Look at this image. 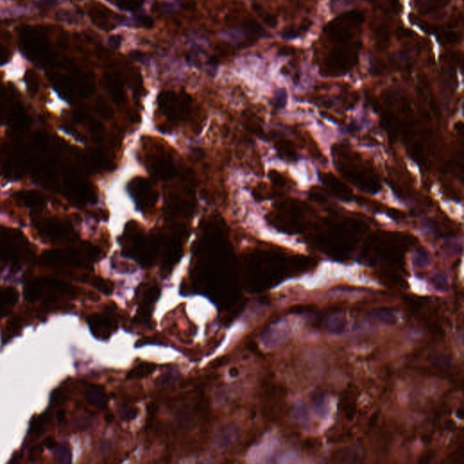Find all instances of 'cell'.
<instances>
[{
	"instance_id": "26",
	"label": "cell",
	"mask_w": 464,
	"mask_h": 464,
	"mask_svg": "<svg viewBox=\"0 0 464 464\" xmlns=\"http://www.w3.org/2000/svg\"><path fill=\"white\" fill-rule=\"evenodd\" d=\"M264 21L266 22V24H267L269 26H271V27H275L278 24L277 19L272 15H266L264 17Z\"/></svg>"
},
{
	"instance_id": "3",
	"label": "cell",
	"mask_w": 464,
	"mask_h": 464,
	"mask_svg": "<svg viewBox=\"0 0 464 464\" xmlns=\"http://www.w3.org/2000/svg\"><path fill=\"white\" fill-rule=\"evenodd\" d=\"M360 44L349 46H341L331 52L327 61L328 68L334 72H346L355 65L358 60Z\"/></svg>"
},
{
	"instance_id": "17",
	"label": "cell",
	"mask_w": 464,
	"mask_h": 464,
	"mask_svg": "<svg viewBox=\"0 0 464 464\" xmlns=\"http://www.w3.org/2000/svg\"><path fill=\"white\" fill-rule=\"evenodd\" d=\"M431 282L436 290L444 292L449 289V281L443 275H434Z\"/></svg>"
},
{
	"instance_id": "8",
	"label": "cell",
	"mask_w": 464,
	"mask_h": 464,
	"mask_svg": "<svg viewBox=\"0 0 464 464\" xmlns=\"http://www.w3.org/2000/svg\"><path fill=\"white\" fill-rule=\"evenodd\" d=\"M275 447V441L273 439L264 440L260 444L255 446L248 453L249 461L261 462L262 459L266 458L273 452Z\"/></svg>"
},
{
	"instance_id": "27",
	"label": "cell",
	"mask_w": 464,
	"mask_h": 464,
	"mask_svg": "<svg viewBox=\"0 0 464 464\" xmlns=\"http://www.w3.org/2000/svg\"><path fill=\"white\" fill-rule=\"evenodd\" d=\"M141 23L143 24V26L151 28L154 25V20L151 19L150 17H143L141 19Z\"/></svg>"
},
{
	"instance_id": "16",
	"label": "cell",
	"mask_w": 464,
	"mask_h": 464,
	"mask_svg": "<svg viewBox=\"0 0 464 464\" xmlns=\"http://www.w3.org/2000/svg\"><path fill=\"white\" fill-rule=\"evenodd\" d=\"M293 417L296 421L302 424H308L309 422V410L302 402H297L295 405L293 410Z\"/></svg>"
},
{
	"instance_id": "22",
	"label": "cell",
	"mask_w": 464,
	"mask_h": 464,
	"mask_svg": "<svg viewBox=\"0 0 464 464\" xmlns=\"http://www.w3.org/2000/svg\"><path fill=\"white\" fill-rule=\"evenodd\" d=\"M118 415H119V416H121V418L124 419V420H132L133 418L135 417L136 412H135L134 409L121 406L120 408L118 409Z\"/></svg>"
},
{
	"instance_id": "20",
	"label": "cell",
	"mask_w": 464,
	"mask_h": 464,
	"mask_svg": "<svg viewBox=\"0 0 464 464\" xmlns=\"http://www.w3.org/2000/svg\"><path fill=\"white\" fill-rule=\"evenodd\" d=\"M108 87H109V90L111 92L112 97L115 100H121L122 96H123V92H122L121 85L118 82L117 79H114V78L109 79L108 80Z\"/></svg>"
},
{
	"instance_id": "6",
	"label": "cell",
	"mask_w": 464,
	"mask_h": 464,
	"mask_svg": "<svg viewBox=\"0 0 464 464\" xmlns=\"http://www.w3.org/2000/svg\"><path fill=\"white\" fill-rule=\"evenodd\" d=\"M348 319L343 313H335L328 317L326 328L329 334L340 335L347 332Z\"/></svg>"
},
{
	"instance_id": "13",
	"label": "cell",
	"mask_w": 464,
	"mask_h": 464,
	"mask_svg": "<svg viewBox=\"0 0 464 464\" xmlns=\"http://www.w3.org/2000/svg\"><path fill=\"white\" fill-rule=\"evenodd\" d=\"M449 1L450 0H417V3L421 12L430 13L446 6Z\"/></svg>"
},
{
	"instance_id": "1",
	"label": "cell",
	"mask_w": 464,
	"mask_h": 464,
	"mask_svg": "<svg viewBox=\"0 0 464 464\" xmlns=\"http://www.w3.org/2000/svg\"><path fill=\"white\" fill-rule=\"evenodd\" d=\"M364 20L365 16L363 13L352 10L332 20L325 27V32L332 42L343 44L353 38L354 32L360 28Z\"/></svg>"
},
{
	"instance_id": "7",
	"label": "cell",
	"mask_w": 464,
	"mask_h": 464,
	"mask_svg": "<svg viewBox=\"0 0 464 464\" xmlns=\"http://www.w3.org/2000/svg\"><path fill=\"white\" fill-rule=\"evenodd\" d=\"M44 232L52 240H62L68 235V229L59 221L50 220L44 223Z\"/></svg>"
},
{
	"instance_id": "5",
	"label": "cell",
	"mask_w": 464,
	"mask_h": 464,
	"mask_svg": "<svg viewBox=\"0 0 464 464\" xmlns=\"http://www.w3.org/2000/svg\"><path fill=\"white\" fill-rule=\"evenodd\" d=\"M240 436V431L236 425L229 424L217 430L213 444L217 450L224 451L235 444L236 442Z\"/></svg>"
},
{
	"instance_id": "28",
	"label": "cell",
	"mask_w": 464,
	"mask_h": 464,
	"mask_svg": "<svg viewBox=\"0 0 464 464\" xmlns=\"http://www.w3.org/2000/svg\"><path fill=\"white\" fill-rule=\"evenodd\" d=\"M64 418H65V412H64V411L58 412V413H57V419H58V421H62Z\"/></svg>"
},
{
	"instance_id": "10",
	"label": "cell",
	"mask_w": 464,
	"mask_h": 464,
	"mask_svg": "<svg viewBox=\"0 0 464 464\" xmlns=\"http://www.w3.org/2000/svg\"><path fill=\"white\" fill-rule=\"evenodd\" d=\"M86 396L87 401L95 407L104 408L107 403V397L105 392L97 386L88 387L86 391Z\"/></svg>"
},
{
	"instance_id": "15",
	"label": "cell",
	"mask_w": 464,
	"mask_h": 464,
	"mask_svg": "<svg viewBox=\"0 0 464 464\" xmlns=\"http://www.w3.org/2000/svg\"><path fill=\"white\" fill-rule=\"evenodd\" d=\"M55 458L59 464H70L72 462V451L67 443H61L55 451Z\"/></svg>"
},
{
	"instance_id": "21",
	"label": "cell",
	"mask_w": 464,
	"mask_h": 464,
	"mask_svg": "<svg viewBox=\"0 0 464 464\" xmlns=\"http://www.w3.org/2000/svg\"><path fill=\"white\" fill-rule=\"evenodd\" d=\"M143 0H120L118 6L125 10H135L143 5Z\"/></svg>"
},
{
	"instance_id": "2",
	"label": "cell",
	"mask_w": 464,
	"mask_h": 464,
	"mask_svg": "<svg viewBox=\"0 0 464 464\" xmlns=\"http://www.w3.org/2000/svg\"><path fill=\"white\" fill-rule=\"evenodd\" d=\"M292 333L293 328L290 320L282 318L266 328L260 338V344L266 350L278 349L288 341Z\"/></svg>"
},
{
	"instance_id": "12",
	"label": "cell",
	"mask_w": 464,
	"mask_h": 464,
	"mask_svg": "<svg viewBox=\"0 0 464 464\" xmlns=\"http://www.w3.org/2000/svg\"><path fill=\"white\" fill-rule=\"evenodd\" d=\"M19 294L12 287L0 291V310L9 308L18 301Z\"/></svg>"
},
{
	"instance_id": "29",
	"label": "cell",
	"mask_w": 464,
	"mask_h": 464,
	"mask_svg": "<svg viewBox=\"0 0 464 464\" xmlns=\"http://www.w3.org/2000/svg\"><path fill=\"white\" fill-rule=\"evenodd\" d=\"M2 115H3V110H2V108H1V107H0V119H1V118L3 117V116H2Z\"/></svg>"
},
{
	"instance_id": "9",
	"label": "cell",
	"mask_w": 464,
	"mask_h": 464,
	"mask_svg": "<svg viewBox=\"0 0 464 464\" xmlns=\"http://www.w3.org/2000/svg\"><path fill=\"white\" fill-rule=\"evenodd\" d=\"M312 404L313 410L317 417L326 418L330 412V401L328 396L324 395L321 392L315 393L312 396Z\"/></svg>"
},
{
	"instance_id": "18",
	"label": "cell",
	"mask_w": 464,
	"mask_h": 464,
	"mask_svg": "<svg viewBox=\"0 0 464 464\" xmlns=\"http://www.w3.org/2000/svg\"><path fill=\"white\" fill-rule=\"evenodd\" d=\"M390 39V33L387 29L386 26L382 25L380 26L376 32V40H377V44L380 45L382 48L384 47L385 44L389 42Z\"/></svg>"
},
{
	"instance_id": "23",
	"label": "cell",
	"mask_w": 464,
	"mask_h": 464,
	"mask_svg": "<svg viewBox=\"0 0 464 464\" xmlns=\"http://www.w3.org/2000/svg\"><path fill=\"white\" fill-rule=\"evenodd\" d=\"M441 38H442V41L446 44L456 43L459 40L458 35L453 31L443 32L441 35Z\"/></svg>"
},
{
	"instance_id": "4",
	"label": "cell",
	"mask_w": 464,
	"mask_h": 464,
	"mask_svg": "<svg viewBox=\"0 0 464 464\" xmlns=\"http://www.w3.org/2000/svg\"><path fill=\"white\" fill-rule=\"evenodd\" d=\"M160 104L168 116L175 119L184 117L189 110L185 98L179 97L174 93H162Z\"/></svg>"
},
{
	"instance_id": "19",
	"label": "cell",
	"mask_w": 464,
	"mask_h": 464,
	"mask_svg": "<svg viewBox=\"0 0 464 464\" xmlns=\"http://www.w3.org/2000/svg\"><path fill=\"white\" fill-rule=\"evenodd\" d=\"M21 199L25 204L29 205V206H37L42 202V197L35 192L22 193Z\"/></svg>"
},
{
	"instance_id": "14",
	"label": "cell",
	"mask_w": 464,
	"mask_h": 464,
	"mask_svg": "<svg viewBox=\"0 0 464 464\" xmlns=\"http://www.w3.org/2000/svg\"><path fill=\"white\" fill-rule=\"evenodd\" d=\"M373 318L385 326H394L398 323L397 315L393 311H389V310L378 311L374 314Z\"/></svg>"
},
{
	"instance_id": "24",
	"label": "cell",
	"mask_w": 464,
	"mask_h": 464,
	"mask_svg": "<svg viewBox=\"0 0 464 464\" xmlns=\"http://www.w3.org/2000/svg\"><path fill=\"white\" fill-rule=\"evenodd\" d=\"M276 101L279 106L285 105L286 101H287V93L284 89H280L278 91V93L276 94Z\"/></svg>"
},
{
	"instance_id": "11",
	"label": "cell",
	"mask_w": 464,
	"mask_h": 464,
	"mask_svg": "<svg viewBox=\"0 0 464 464\" xmlns=\"http://www.w3.org/2000/svg\"><path fill=\"white\" fill-rule=\"evenodd\" d=\"M9 121L13 127L17 130H24L29 124V118L20 107L13 108L9 114Z\"/></svg>"
},
{
	"instance_id": "25",
	"label": "cell",
	"mask_w": 464,
	"mask_h": 464,
	"mask_svg": "<svg viewBox=\"0 0 464 464\" xmlns=\"http://www.w3.org/2000/svg\"><path fill=\"white\" fill-rule=\"evenodd\" d=\"M121 42H122V37L119 36V35H116V36H112V37H110L109 39V44L110 45L112 46L113 48H118L121 44Z\"/></svg>"
}]
</instances>
